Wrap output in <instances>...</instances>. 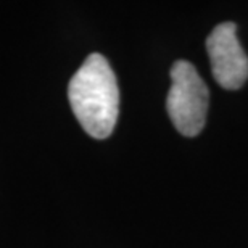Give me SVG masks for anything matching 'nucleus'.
Returning a JSON list of instances; mask_svg holds the SVG:
<instances>
[{
    "mask_svg": "<svg viewBox=\"0 0 248 248\" xmlns=\"http://www.w3.org/2000/svg\"><path fill=\"white\" fill-rule=\"evenodd\" d=\"M171 89L166 110L174 127L186 137H195L206 123L210 91L192 63L177 60L171 68Z\"/></svg>",
    "mask_w": 248,
    "mask_h": 248,
    "instance_id": "nucleus-2",
    "label": "nucleus"
},
{
    "mask_svg": "<svg viewBox=\"0 0 248 248\" xmlns=\"http://www.w3.org/2000/svg\"><path fill=\"white\" fill-rule=\"evenodd\" d=\"M69 105L89 136H111L120 115V89L110 63L100 53H91L68 86Z\"/></svg>",
    "mask_w": 248,
    "mask_h": 248,
    "instance_id": "nucleus-1",
    "label": "nucleus"
},
{
    "mask_svg": "<svg viewBox=\"0 0 248 248\" xmlns=\"http://www.w3.org/2000/svg\"><path fill=\"white\" fill-rule=\"evenodd\" d=\"M213 76L222 89L237 91L248 79V57L237 39V24L221 23L206 39Z\"/></svg>",
    "mask_w": 248,
    "mask_h": 248,
    "instance_id": "nucleus-3",
    "label": "nucleus"
}]
</instances>
